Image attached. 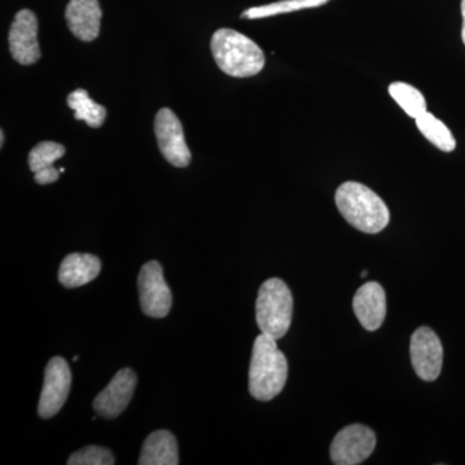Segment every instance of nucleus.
Wrapping results in <instances>:
<instances>
[{"label":"nucleus","mask_w":465,"mask_h":465,"mask_svg":"<svg viewBox=\"0 0 465 465\" xmlns=\"http://www.w3.org/2000/svg\"><path fill=\"white\" fill-rule=\"evenodd\" d=\"M335 203L342 217L358 231L376 234L390 224V208L363 183H341L336 191Z\"/></svg>","instance_id":"1"},{"label":"nucleus","mask_w":465,"mask_h":465,"mask_svg":"<svg viewBox=\"0 0 465 465\" xmlns=\"http://www.w3.org/2000/svg\"><path fill=\"white\" fill-rule=\"evenodd\" d=\"M289 375L286 356L277 347V341L262 332L253 342L251 357L249 388L251 396L271 401L282 391Z\"/></svg>","instance_id":"2"},{"label":"nucleus","mask_w":465,"mask_h":465,"mask_svg":"<svg viewBox=\"0 0 465 465\" xmlns=\"http://www.w3.org/2000/svg\"><path fill=\"white\" fill-rule=\"evenodd\" d=\"M211 51L220 70L234 78H249L264 69V52L252 39L235 30H217L211 39Z\"/></svg>","instance_id":"3"},{"label":"nucleus","mask_w":465,"mask_h":465,"mask_svg":"<svg viewBox=\"0 0 465 465\" xmlns=\"http://www.w3.org/2000/svg\"><path fill=\"white\" fill-rule=\"evenodd\" d=\"M292 293L280 278L262 284L256 300V322L260 331L278 341L290 330L292 321Z\"/></svg>","instance_id":"4"},{"label":"nucleus","mask_w":465,"mask_h":465,"mask_svg":"<svg viewBox=\"0 0 465 465\" xmlns=\"http://www.w3.org/2000/svg\"><path fill=\"white\" fill-rule=\"evenodd\" d=\"M376 436L369 427L351 424L336 434L330 448L331 460L336 465L363 463L374 452Z\"/></svg>","instance_id":"5"},{"label":"nucleus","mask_w":465,"mask_h":465,"mask_svg":"<svg viewBox=\"0 0 465 465\" xmlns=\"http://www.w3.org/2000/svg\"><path fill=\"white\" fill-rule=\"evenodd\" d=\"M140 304L146 316L164 318L173 307V293L164 281L163 269L158 262H149L139 274Z\"/></svg>","instance_id":"6"},{"label":"nucleus","mask_w":465,"mask_h":465,"mask_svg":"<svg viewBox=\"0 0 465 465\" xmlns=\"http://www.w3.org/2000/svg\"><path fill=\"white\" fill-rule=\"evenodd\" d=\"M154 133L159 150L168 163L179 168L189 166L192 153L186 145L182 122L173 110H159L155 115Z\"/></svg>","instance_id":"7"},{"label":"nucleus","mask_w":465,"mask_h":465,"mask_svg":"<svg viewBox=\"0 0 465 465\" xmlns=\"http://www.w3.org/2000/svg\"><path fill=\"white\" fill-rule=\"evenodd\" d=\"M72 387V371L63 357H54L45 367L38 412L43 419H51L65 405Z\"/></svg>","instance_id":"8"},{"label":"nucleus","mask_w":465,"mask_h":465,"mask_svg":"<svg viewBox=\"0 0 465 465\" xmlns=\"http://www.w3.org/2000/svg\"><path fill=\"white\" fill-rule=\"evenodd\" d=\"M412 367L416 375L424 381L439 378L443 362V348L437 333L430 327H419L410 344Z\"/></svg>","instance_id":"9"},{"label":"nucleus","mask_w":465,"mask_h":465,"mask_svg":"<svg viewBox=\"0 0 465 465\" xmlns=\"http://www.w3.org/2000/svg\"><path fill=\"white\" fill-rule=\"evenodd\" d=\"M9 51L21 65H33L41 58L38 43V20L30 9H23L15 17L8 34Z\"/></svg>","instance_id":"10"},{"label":"nucleus","mask_w":465,"mask_h":465,"mask_svg":"<svg viewBox=\"0 0 465 465\" xmlns=\"http://www.w3.org/2000/svg\"><path fill=\"white\" fill-rule=\"evenodd\" d=\"M136 384L137 376L133 370L124 369L116 372L108 387L94 399V411L103 418L115 419L130 405Z\"/></svg>","instance_id":"11"},{"label":"nucleus","mask_w":465,"mask_h":465,"mask_svg":"<svg viewBox=\"0 0 465 465\" xmlns=\"http://www.w3.org/2000/svg\"><path fill=\"white\" fill-rule=\"evenodd\" d=\"M353 309L357 320L367 331L381 329L387 316V296L381 284L369 282L360 287L354 295Z\"/></svg>","instance_id":"12"},{"label":"nucleus","mask_w":465,"mask_h":465,"mask_svg":"<svg viewBox=\"0 0 465 465\" xmlns=\"http://www.w3.org/2000/svg\"><path fill=\"white\" fill-rule=\"evenodd\" d=\"M101 16L99 0H70L65 11L70 32L82 42H92L99 36Z\"/></svg>","instance_id":"13"},{"label":"nucleus","mask_w":465,"mask_h":465,"mask_svg":"<svg viewBox=\"0 0 465 465\" xmlns=\"http://www.w3.org/2000/svg\"><path fill=\"white\" fill-rule=\"evenodd\" d=\"M101 262L91 253H70L63 260L58 271V281L66 289H75L99 277Z\"/></svg>","instance_id":"14"},{"label":"nucleus","mask_w":465,"mask_h":465,"mask_svg":"<svg viewBox=\"0 0 465 465\" xmlns=\"http://www.w3.org/2000/svg\"><path fill=\"white\" fill-rule=\"evenodd\" d=\"M179 448L176 439L168 430H157L149 434L140 455V465H177Z\"/></svg>","instance_id":"15"},{"label":"nucleus","mask_w":465,"mask_h":465,"mask_svg":"<svg viewBox=\"0 0 465 465\" xmlns=\"http://www.w3.org/2000/svg\"><path fill=\"white\" fill-rule=\"evenodd\" d=\"M67 106L74 110L76 121H84L92 128H99L106 119V109L91 99L88 92L78 88L67 96Z\"/></svg>","instance_id":"16"},{"label":"nucleus","mask_w":465,"mask_h":465,"mask_svg":"<svg viewBox=\"0 0 465 465\" xmlns=\"http://www.w3.org/2000/svg\"><path fill=\"white\" fill-rule=\"evenodd\" d=\"M415 122L425 139L432 143L436 148L445 153L454 152L457 148V142L448 125L430 113L425 112L424 114L418 116Z\"/></svg>","instance_id":"17"},{"label":"nucleus","mask_w":465,"mask_h":465,"mask_svg":"<svg viewBox=\"0 0 465 465\" xmlns=\"http://www.w3.org/2000/svg\"><path fill=\"white\" fill-rule=\"evenodd\" d=\"M391 96L403 109V112L411 118H418L427 112V101L423 94L416 90L414 85L403 84V82H394L388 88Z\"/></svg>","instance_id":"18"},{"label":"nucleus","mask_w":465,"mask_h":465,"mask_svg":"<svg viewBox=\"0 0 465 465\" xmlns=\"http://www.w3.org/2000/svg\"><path fill=\"white\" fill-rule=\"evenodd\" d=\"M327 2L330 0H282V2L262 5V7L247 9L242 17L255 20V18L277 16V15L290 14V12L300 11V9L321 7Z\"/></svg>","instance_id":"19"},{"label":"nucleus","mask_w":465,"mask_h":465,"mask_svg":"<svg viewBox=\"0 0 465 465\" xmlns=\"http://www.w3.org/2000/svg\"><path fill=\"white\" fill-rule=\"evenodd\" d=\"M65 146L54 142H43L34 146L29 153V167L34 173L54 168V162L65 154Z\"/></svg>","instance_id":"20"},{"label":"nucleus","mask_w":465,"mask_h":465,"mask_svg":"<svg viewBox=\"0 0 465 465\" xmlns=\"http://www.w3.org/2000/svg\"><path fill=\"white\" fill-rule=\"evenodd\" d=\"M115 459L109 449L88 446L74 452L67 460L69 465H113Z\"/></svg>","instance_id":"21"},{"label":"nucleus","mask_w":465,"mask_h":465,"mask_svg":"<svg viewBox=\"0 0 465 465\" xmlns=\"http://www.w3.org/2000/svg\"><path fill=\"white\" fill-rule=\"evenodd\" d=\"M60 173V170H57V168H52V170L36 173L34 179H35L39 185H48V183H56Z\"/></svg>","instance_id":"22"},{"label":"nucleus","mask_w":465,"mask_h":465,"mask_svg":"<svg viewBox=\"0 0 465 465\" xmlns=\"http://www.w3.org/2000/svg\"><path fill=\"white\" fill-rule=\"evenodd\" d=\"M461 15H463V29H461V39L465 45V0H461Z\"/></svg>","instance_id":"23"},{"label":"nucleus","mask_w":465,"mask_h":465,"mask_svg":"<svg viewBox=\"0 0 465 465\" xmlns=\"http://www.w3.org/2000/svg\"><path fill=\"white\" fill-rule=\"evenodd\" d=\"M5 131H0V146H5Z\"/></svg>","instance_id":"24"},{"label":"nucleus","mask_w":465,"mask_h":465,"mask_svg":"<svg viewBox=\"0 0 465 465\" xmlns=\"http://www.w3.org/2000/svg\"><path fill=\"white\" fill-rule=\"evenodd\" d=\"M361 277L366 278L367 277V271H363L362 274H361Z\"/></svg>","instance_id":"25"}]
</instances>
